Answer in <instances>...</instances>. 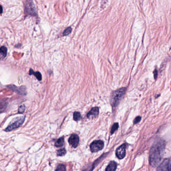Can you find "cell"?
<instances>
[{"label": "cell", "instance_id": "obj_23", "mask_svg": "<svg viewBox=\"0 0 171 171\" xmlns=\"http://www.w3.org/2000/svg\"><path fill=\"white\" fill-rule=\"evenodd\" d=\"M157 75H158V71L157 70H155V71H154V77L155 79L157 78Z\"/></svg>", "mask_w": 171, "mask_h": 171}, {"label": "cell", "instance_id": "obj_9", "mask_svg": "<svg viewBox=\"0 0 171 171\" xmlns=\"http://www.w3.org/2000/svg\"><path fill=\"white\" fill-rule=\"evenodd\" d=\"M79 142V136L76 134H73L69 139V144L70 145H71L73 148H76L78 146Z\"/></svg>", "mask_w": 171, "mask_h": 171}, {"label": "cell", "instance_id": "obj_18", "mask_svg": "<svg viewBox=\"0 0 171 171\" xmlns=\"http://www.w3.org/2000/svg\"><path fill=\"white\" fill-rule=\"evenodd\" d=\"M72 30V29L71 27H68L66 28V29L64 30V32H63V35L64 36H67V35L70 34L71 33Z\"/></svg>", "mask_w": 171, "mask_h": 171}, {"label": "cell", "instance_id": "obj_6", "mask_svg": "<svg viewBox=\"0 0 171 171\" xmlns=\"http://www.w3.org/2000/svg\"><path fill=\"white\" fill-rule=\"evenodd\" d=\"M104 144L102 141H94L90 145V150L92 152H97L103 149Z\"/></svg>", "mask_w": 171, "mask_h": 171}, {"label": "cell", "instance_id": "obj_20", "mask_svg": "<svg viewBox=\"0 0 171 171\" xmlns=\"http://www.w3.org/2000/svg\"><path fill=\"white\" fill-rule=\"evenodd\" d=\"M66 170V167L63 164H59L57 168L56 169V171H65Z\"/></svg>", "mask_w": 171, "mask_h": 171}, {"label": "cell", "instance_id": "obj_17", "mask_svg": "<svg viewBox=\"0 0 171 171\" xmlns=\"http://www.w3.org/2000/svg\"><path fill=\"white\" fill-rule=\"evenodd\" d=\"M66 154V150L63 148L62 149H60L59 150H58L57 151V155L58 156H64Z\"/></svg>", "mask_w": 171, "mask_h": 171}, {"label": "cell", "instance_id": "obj_10", "mask_svg": "<svg viewBox=\"0 0 171 171\" xmlns=\"http://www.w3.org/2000/svg\"><path fill=\"white\" fill-rule=\"evenodd\" d=\"M99 115V108L95 107L93 108L87 114V117L89 118H95Z\"/></svg>", "mask_w": 171, "mask_h": 171}, {"label": "cell", "instance_id": "obj_2", "mask_svg": "<svg viewBox=\"0 0 171 171\" xmlns=\"http://www.w3.org/2000/svg\"><path fill=\"white\" fill-rule=\"evenodd\" d=\"M126 89L125 88H122L113 92L111 98V103L113 106L116 107L118 104L125 94Z\"/></svg>", "mask_w": 171, "mask_h": 171}, {"label": "cell", "instance_id": "obj_1", "mask_svg": "<svg viewBox=\"0 0 171 171\" xmlns=\"http://www.w3.org/2000/svg\"><path fill=\"white\" fill-rule=\"evenodd\" d=\"M166 143L162 140H158L152 147L150 151L149 162L152 167L158 166L164 154Z\"/></svg>", "mask_w": 171, "mask_h": 171}, {"label": "cell", "instance_id": "obj_3", "mask_svg": "<svg viewBox=\"0 0 171 171\" xmlns=\"http://www.w3.org/2000/svg\"><path fill=\"white\" fill-rule=\"evenodd\" d=\"M25 116H20L14 119L13 121L9 124L5 129L6 131H10L21 126L25 120Z\"/></svg>", "mask_w": 171, "mask_h": 171}, {"label": "cell", "instance_id": "obj_16", "mask_svg": "<svg viewBox=\"0 0 171 171\" xmlns=\"http://www.w3.org/2000/svg\"><path fill=\"white\" fill-rule=\"evenodd\" d=\"M73 118L75 121H79L81 118V113L79 112H77V111L75 112L73 114Z\"/></svg>", "mask_w": 171, "mask_h": 171}, {"label": "cell", "instance_id": "obj_19", "mask_svg": "<svg viewBox=\"0 0 171 171\" xmlns=\"http://www.w3.org/2000/svg\"><path fill=\"white\" fill-rule=\"evenodd\" d=\"M119 128L118 123H115L114 124V125L112 126V129H111V134H113L115 132V131L117 130H118Z\"/></svg>", "mask_w": 171, "mask_h": 171}, {"label": "cell", "instance_id": "obj_14", "mask_svg": "<svg viewBox=\"0 0 171 171\" xmlns=\"http://www.w3.org/2000/svg\"><path fill=\"white\" fill-rule=\"evenodd\" d=\"M64 144V139L63 137L59 138L55 143V146L57 147H61Z\"/></svg>", "mask_w": 171, "mask_h": 171}, {"label": "cell", "instance_id": "obj_13", "mask_svg": "<svg viewBox=\"0 0 171 171\" xmlns=\"http://www.w3.org/2000/svg\"><path fill=\"white\" fill-rule=\"evenodd\" d=\"M29 74L31 75H34L36 77V78H37V79L38 80H42V75L40 73V72H34L33 70V69H31L30 70V71H29Z\"/></svg>", "mask_w": 171, "mask_h": 171}, {"label": "cell", "instance_id": "obj_24", "mask_svg": "<svg viewBox=\"0 0 171 171\" xmlns=\"http://www.w3.org/2000/svg\"><path fill=\"white\" fill-rule=\"evenodd\" d=\"M3 11V7L1 5H0V14H2Z\"/></svg>", "mask_w": 171, "mask_h": 171}, {"label": "cell", "instance_id": "obj_8", "mask_svg": "<svg viewBox=\"0 0 171 171\" xmlns=\"http://www.w3.org/2000/svg\"><path fill=\"white\" fill-rule=\"evenodd\" d=\"M126 144H123L117 149L116 154L117 157H118L119 159H122L125 157L126 155Z\"/></svg>", "mask_w": 171, "mask_h": 171}, {"label": "cell", "instance_id": "obj_7", "mask_svg": "<svg viewBox=\"0 0 171 171\" xmlns=\"http://www.w3.org/2000/svg\"><path fill=\"white\" fill-rule=\"evenodd\" d=\"M7 87L17 94L21 96H26L27 94L26 89L25 86H22L21 87H17L14 85H9Z\"/></svg>", "mask_w": 171, "mask_h": 171}, {"label": "cell", "instance_id": "obj_4", "mask_svg": "<svg viewBox=\"0 0 171 171\" xmlns=\"http://www.w3.org/2000/svg\"><path fill=\"white\" fill-rule=\"evenodd\" d=\"M25 12L28 15L33 16L37 15V10L33 3V0H26L25 3Z\"/></svg>", "mask_w": 171, "mask_h": 171}, {"label": "cell", "instance_id": "obj_15", "mask_svg": "<svg viewBox=\"0 0 171 171\" xmlns=\"http://www.w3.org/2000/svg\"><path fill=\"white\" fill-rule=\"evenodd\" d=\"M7 106V102H5L4 100H0V112L5 110Z\"/></svg>", "mask_w": 171, "mask_h": 171}, {"label": "cell", "instance_id": "obj_21", "mask_svg": "<svg viewBox=\"0 0 171 171\" xmlns=\"http://www.w3.org/2000/svg\"><path fill=\"white\" fill-rule=\"evenodd\" d=\"M25 110H26V107H25V105H22L20 106L19 108L18 112L19 113H23L25 112Z\"/></svg>", "mask_w": 171, "mask_h": 171}, {"label": "cell", "instance_id": "obj_5", "mask_svg": "<svg viewBox=\"0 0 171 171\" xmlns=\"http://www.w3.org/2000/svg\"><path fill=\"white\" fill-rule=\"evenodd\" d=\"M158 171H171V157L166 159L159 166Z\"/></svg>", "mask_w": 171, "mask_h": 171}, {"label": "cell", "instance_id": "obj_12", "mask_svg": "<svg viewBox=\"0 0 171 171\" xmlns=\"http://www.w3.org/2000/svg\"><path fill=\"white\" fill-rule=\"evenodd\" d=\"M7 48L5 46L0 48V60L4 59L7 56Z\"/></svg>", "mask_w": 171, "mask_h": 171}, {"label": "cell", "instance_id": "obj_22", "mask_svg": "<svg viewBox=\"0 0 171 171\" xmlns=\"http://www.w3.org/2000/svg\"><path fill=\"white\" fill-rule=\"evenodd\" d=\"M141 120V116H137V117L135 118L134 121V123L135 124H136V123H139Z\"/></svg>", "mask_w": 171, "mask_h": 171}, {"label": "cell", "instance_id": "obj_11", "mask_svg": "<svg viewBox=\"0 0 171 171\" xmlns=\"http://www.w3.org/2000/svg\"><path fill=\"white\" fill-rule=\"evenodd\" d=\"M117 164L115 162L112 161L110 163V164L107 166L106 171H115L117 168Z\"/></svg>", "mask_w": 171, "mask_h": 171}]
</instances>
